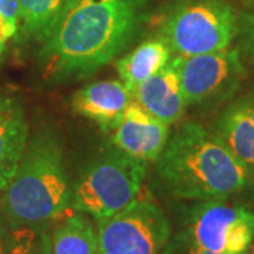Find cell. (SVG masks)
<instances>
[{
	"label": "cell",
	"mask_w": 254,
	"mask_h": 254,
	"mask_svg": "<svg viewBox=\"0 0 254 254\" xmlns=\"http://www.w3.org/2000/svg\"><path fill=\"white\" fill-rule=\"evenodd\" d=\"M148 0H68L40 60L46 78H88L130 46L144 24Z\"/></svg>",
	"instance_id": "6da1fadb"
},
{
	"label": "cell",
	"mask_w": 254,
	"mask_h": 254,
	"mask_svg": "<svg viewBox=\"0 0 254 254\" xmlns=\"http://www.w3.org/2000/svg\"><path fill=\"white\" fill-rule=\"evenodd\" d=\"M154 163L158 190L174 199L230 198L254 178L210 130L196 122H185L170 133Z\"/></svg>",
	"instance_id": "7a4b0ae2"
},
{
	"label": "cell",
	"mask_w": 254,
	"mask_h": 254,
	"mask_svg": "<svg viewBox=\"0 0 254 254\" xmlns=\"http://www.w3.org/2000/svg\"><path fill=\"white\" fill-rule=\"evenodd\" d=\"M1 192V215L11 227H46L66 210L72 187L54 130H38L28 140L17 171Z\"/></svg>",
	"instance_id": "3957f363"
},
{
	"label": "cell",
	"mask_w": 254,
	"mask_h": 254,
	"mask_svg": "<svg viewBox=\"0 0 254 254\" xmlns=\"http://www.w3.org/2000/svg\"><path fill=\"white\" fill-rule=\"evenodd\" d=\"M148 163L116 145L100 151L72 185L71 206L96 220L109 218L136 199Z\"/></svg>",
	"instance_id": "277c9868"
},
{
	"label": "cell",
	"mask_w": 254,
	"mask_h": 254,
	"mask_svg": "<svg viewBox=\"0 0 254 254\" xmlns=\"http://www.w3.org/2000/svg\"><path fill=\"white\" fill-rule=\"evenodd\" d=\"M239 17L229 0H178L163 16L158 38L178 57L220 51L239 34Z\"/></svg>",
	"instance_id": "5b68a950"
},
{
	"label": "cell",
	"mask_w": 254,
	"mask_h": 254,
	"mask_svg": "<svg viewBox=\"0 0 254 254\" xmlns=\"http://www.w3.org/2000/svg\"><path fill=\"white\" fill-rule=\"evenodd\" d=\"M181 235L218 254H247L254 239V212L223 199L199 200L188 212Z\"/></svg>",
	"instance_id": "8992f818"
},
{
	"label": "cell",
	"mask_w": 254,
	"mask_h": 254,
	"mask_svg": "<svg viewBox=\"0 0 254 254\" xmlns=\"http://www.w3.org/2000/svg\"><path fill=\"white\" fill-rule=\"evenodd\" d=\"M171 236L170 222L151 200L134 199L98 220L99 254H161Z\"/></svg>",
	"instance_id": "52a82bcc"
},
{
	"label": "cell",
	"mask_w": 254,
	"mask_h": 254,
	"mask_svg": "<svg viewBox=\"0 0 254 254\" xmlns=\"http://www.w3.org/2000/svg\"><path fill=\"white\" fill-rule=\"evenodd\" d=\"M178 58L182 93L187 105L226 99L240 86L246 75L239 48L229 47L220 51Z\"/></svg>",
	"instance_id": "ba28073f"
},
{
	"label": "cell",
	"mask_w": 254,
	"mask_h": 254,
	"mask_svg": "<svg viewBox=\"0 0 254 254\" xmlns=\"http://www.w3.org/2000/svg\"><path fill=\"white\" fill-rule=\"evenodd\" d=\"M170 137V125L154 118L131 100L119 126L113 130L112 143L128 155L147 163L155 161Z\"/></svg>",
	"instance_id": "9c48e42d"
},
{
	"label": "cell",
	"mask_w": 254,
	"mask_h": 254,
	"mask_svg": "<svg viewBox=\"0 0 254 254\" xmlns=\"http://www.w3.org/2000/svg\"><path fill=\"white\" fill-rule=\"evenodd\" d=\"M131 98L150 115L167 125L180 122L187 109L180 78V58L171 57L161 71L140 83L131 92Z\"/></svg>",
	"instance_id": "30bf717a"
},
{
	"label": "cell",
	"mask_w": 254,
	"mask_h": 254,
	"mask_svg": "<svg viewBox=\"0 0 254 254\" xmlns=\"http://www.w3.org/2000/svg\"><path fill=\"white\" fill-rule=\"evenodd\" d=\"M210 131L254 177V93L230 102Z\"/></svg>",
	"instance_id": "8fae6325"
},
{
	"label": "cell",
	"mask_w": 254,
	"mask_h": 254,
	"mask_svg": "<svg viewBox=\"0 0 254 254\" xmlns=\"http://www.w3.org/2000/svg\"><path fill=\"white\" fill-rule=\"evenodd\" d=\"M133 100L122 81H99L81 88L73 95L72 109L83 118L93 120L105 131H113L125 110Z\"/></svg>",
	"instance_id": "7c38bea8"
},
{
	"label": "cell",
	"mask_w": 254,
	"mask_h": 254,
	"mask_svg": "<svg viewBox=\"0 0 254 254\" xmlns=\"http://www.w3.org/2000/svg\"><path fill=\"white\" fill-rule=\"evenodd\" d=\"M27 116L20 100L11 96L0 98V192L17 171L28 143Z\"/></svg>",
	"instance_id": "4fadbf2b"
},
{
	"label": "cell",
	"mask_w": 254,
	"mask_h": 254,
	"mask_svg": "<svg viewBox=\"0 0 254 254\" xmlns=\"http://www.w3.org/2000/svg\"><path fill=\"white\" fill-rule=\"evenodd\" d=\"M170 48L160 38H155L144 41L133 51L118 60L116 69L120 81L131 93L140 83L161 71L170 63Z\"/></svg>",
	"instance_id": "5bb4252c"
},
{
	"label": "cell",
	"mask_w": 254,
	"mask_h": 254,
	"mask_svg": "<svg viewBox=\"0 0 254 254\" xmlns=\"http://www.w3.org/2000/svg\"><path fill=\"white\" fill-rule=\"evenodd\" d=\"M50 236L53 254H99L98 232L83 215H71Z\"/></svg>",
	"instance_id": "9a60e30c"
},
{
	"label": "cell",
	"mask_w": 254,
	"mask_h": 254,
	"mask_svg": "<svg viewBox=\"0 0 254 254\" xmlns=\"http://www.w3.org/2000/svg\"><path fill=\"white\" fill-rule=\"evenodd\" d=\"M66 0H18L20 23L27 38L44 41L55 26Z\"/></svg>",
	"instance_id": "2e32d148"
},
{
	"label": "cell",
	"mask_w": 254,
	"mask_h": 254,
	"mask_svg": "<svg viewBox=\"0 0 254 254\" xmlns=\"http://www.w3.org/2000/svg\"><path fill=\"white\" fill-rule=\"evenodd\" d=\"M9 254H53L51 236L44 227H13Z\"/></svg>",
	"instance_id": "e0dca14e"
},
{
	"label": "cell",
	"mask_w": 254,
	"mask_h": 254,
	"mask_svg": "<svg viewBox=\"0 0 254 254\" xmlns=\"http://www.w3.org/2000/svg\"><path fill=\"white\" fill-rule=\"evenodd\" d=\"M237 37L240 38V53L254 65V7L240 14Z\"/></svg>",
	"instance_id": "ac0fdd59"
},
{
	"label": "cell",
	"mask_w": 254,
	"mask_h": 254,
	"mask_svg": "<svg viewBox=\"0 0 254 254\" xmlns=\"http://www.w3.org/2000/svg\"><path fill=\"white\" fill-rule=\"evenodd\" d=\"M161 254H218L213 252L205 250L195 243H192L190 239L184 236V235H178L175 236L174 240H168V243L165 245L164 250Z\"/></svg>",
	"instance_id": "d6986e66"
},
{
	"label": "cell",
	"mask_w": 254,
	"mask_h": 254,
	"mask_svg": "<svg viewBox=\"0 0 254 254\" xmlns=\"http://www.w3.org/2000/svg\"><path fill=\"white\" fill-rule=\"evenodd\" d=\"M0 16H3L18 26L20 23L18 0H0Z\"/></svg>",
	"instance_id": "ffe728a7"
},
{
	"label": "cell",
	"mask_w": 254,
	"mask_h": 254,
	"mask_svg": "<svg viewBox=\"0 0 254 254\" xmlns=\"http://www.w3.org/2000/svg\"><path fill=\"white\" fill-rule=\"evenodd\" d=\"M11 237H13V227L10 226L9 222L4 219L3 215H0V254H9Z\"/></svg>",
	"instance_id": "44dd1931"
},
{
	"label": "cell",
	"mask_w": 254,
	"mask_h": 254,
	"mask_svg": "<svg viewBox=\"0 0 254 254\" xmlns=\"http://www.w3.org/2000/svg\"><path fill=\"white\" fill-rule=\"evenodd\" d=\"M17 30V24H14V23H11L10 20H7V18L0 16V54H1V51L4 50L6 43L9 41L11 37L16 36Z\"/></svg>",
	"instance_id": "7402d4cb"
},
{
	"label": "cell",
	"mask_w": 254,
	"mask_h": 254,
	"mask_svg": "<svg viewBox=\"0 0 254 254\" xmlns=\"http://www.w3.org/2000/svg\"><path fill=\"white\" fill-rule=\"evenodd\" d=\"M247 254H254V243H252V245H250L249 250H247Z\"/></svg>",
	"instance_id": "603a6c76"
},
{
	"label": "cell",
	"mask_w": 254,
	"mask_h": 254,
	"mask_svg": "<svg viewBox=\"0 0 254 254\" xmlns=\"http://www.w3.org/2000/svg\"><path fill=\"white\" fill-rule=\"evenodd\" d=\"M66 1H68V0H66Z\"/></svg>",
	"instance_id": "cb8c5ba5"
}]
</instances>
